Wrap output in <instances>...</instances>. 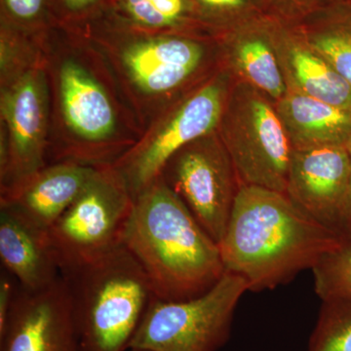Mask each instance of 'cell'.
<instances>
[{"mask_svg": "<svg viewBox=\"0 0 351 351\" xmlns=\"http://www.w3.org/2000/svg\"><path fill=\"white\" fill-rule=\"evenodd\" d=\"M345 239L285 193L241 184L219 246L226 271L242 277L249 291L260 292L313 270Z\"/></svg>", "mask_w": 351, "mask_h": 351, "instance_id": "cell-1", "label": "cell"}, {"mask_svg": "<svg viewBox=\"0 0 351 351\" xmlns=\"http://www.w3.org/2000/svg\"><path fill=\"white\" fill-rule=\"evenodd\" d=\"M123 245L163 301L198 297L226 274L219 244L162 176L134 197Z\"/></svg>", "mask_w": 351, "mask_h": 351, "instance_id": "cell-2", "label": "cell"}, {"mask_svg": "<svg viewBox=\"0 0 351 351\" xmlns=\"http://www.w3.org/2000/svg\"><path fill=\"white\" fill-rule=\"evenodd\" d=\"M68 285L78 351H126L156 298L149 277L124 245L61 271Z\"/></svg>", "mask_w": 351, "mask_h": 351, "instance_id": "cell-3", "label": "cell"}, {"mask_svg": "<svg viewBox=\"0 0 351 351\" xmlns=\"http://www.w3.org/2000/svg\"><path fill=\"white\" fill-rule=\"evenodd\" d=\"M218 130L241 184L285 193L293 147L269 97L237 80Z\"/></svg>", "mask_w": 351, "mask_h": 351, "instance_id": "cell-4", "label": "cell"}, {"mask_svg": "<svg viewBox=\"0 0 351 351\" xmlns=\"http://www.w3.org/2000/svg\"><path fill=\"white\" fill-rule=\"evenodd\" d=\"M248 291L242 277L226 271L214 287L193 299L154 298L129 348L217 351L230 338L235 309Z\"/></svg>", "mask_w": 351, "mask_h": 351, "instance_id": "cell-5", "label": "cell"}, {"mask_svg": "<svg viewBox=\"0 0 351 351\" xmlns=\"http://www.w3.org/2000/svg\"><path fill=\"white\" fill-rule=\"evenodd\" d=\"M133 202L119 171L113 166L97 168L82 193L48 230L61 271L123 245Z\"/></svg>", "mask_w": 351, "mask_h": 351, "instance_id": "cell-6", "label": "cell"}, {"mask_svg": "<svg viewBox=\"0 0 351 351\" xmlns=\"http://www.w3.org/2000/svg\"><path fill=\"white\" fill-rule=\"evenodd\" d=\"M232 88L230 71L215 75L178 104L152 133L113 165L133 197L162 175L178 152L218 131Z\"/></svg>", "mask_w": 351, "mask_h": 351, "instance_id": "cell-7", "label": "cell"}, {"mask_svg": "<svg viewBox=\"0 0 351 351\" xmlns=\"http://www.w3.org/2000/svg\"><path fill=\"white\" fill-rule=\"evenodd\" d=\"M216 132L178 152L161 176L205 232L219 244L241 182Z\"/></svg>", "mask_w": 351, "mask_h": 351, "instance_id": "cell-8", "label": "cell"}, {"mask_svg": "<svg viewBox=\"0 0 351 351\" xmlns=\"http://www.w3.org/2000/svg\"><path fill=\"white\" fill-rule=\"evenodd\" d=\"M350 176L346 145L293 149L285 193L304 213L346 239Z\"/></svg>", "mask_w": 351, "mask_h": 351, "instance_id": "cell-9", "label": "cell"}, {"mask_svg": "<svg viewBox=\"0 0 351 351\" xmlns=\"http://www.w3.org/2000/svg\"><path fill=\"white\" fill-rule=\"evenodd\" d=\"M1 351H78L77 331L68 285L60 276L38 291L17 294L4 334Z\"/></svg>", "mask_w": 351, "mask_h": 351, "instance_id": "cell-10", "label": "cell"}, {"mask_svg": "<svg viewBox=\"0 0 351 351\" xmlns=\"http://www.w3.org/2000/svg\"><path fill=\"white\" fill-rule=\"evenodd\" d=\"M119 25L131 38L123 50L124 66L145 93L172 91L184 84L202 63L206 48L196 34H149Z\"/></svg>", "mask_w": 351, "mask_h": 351, "instance_id": "cell-11", "label": "cell"}, {"mask_svg": "<svg viewBox=\"0 0 351 351\" xmlns=\"http://www.w3.org/2000/svg\"><path fill=\"white\" fill-rule=\"evenodd\" d=\"M1 110L9 132L6 188L43 168L46 95L40 71L32 69L17 78L2 94Z\"/></svg>", "mask_w": 351, "mask_h": 351, "instance_id": "cell-12", "label": "cell"}, {"mask_svg": "<svg viewBox=\"0 0 351 351\" xmlns=\"http://www.w3.org/2000/svg\"><path fill=\"white\" fill-rule=\"evenodd\" d=\"M97 168L73 161L41 168L4 188L1 207L48 232L82 193Z\"/></svg>", "mask_w": 351, "mask_h": 351, "instance_id": "cell-13", "label": "cell"}, {"mask_svg": "<svg viewBox=\"0 0 351 351\" xmlns=\"http://www.w3.org/2000/svg\"><path fill=\"white\" fill-rule=\"evenodd\" d=\"M272 38L287 89L351 110V86L307 41L299 25L272 16Z\"/></svg>", "mask_w": 351, "mask_h": 351, "instance_id": "cell-14", "label": "cell"}, {"mask_svg": "<svg viewBox=\"0 0 351 351\" xmlns=\"http://www.w3.org/2000/svg\"><path fill=\"white\" fill-rule=\"evenodd\" d=\"M230 73L276 103L287 85L272 38V16H263L217 36Z\"/></svg>", "mask_w": 351, "mask_h": 351, "instance_id": "cell-15", "label": "cell"}, {"mask_svg": "<svg viewBox=\"0 0 351 351\" xmlns=\"http://www.w3.org/2000/svg\"><path fill=\"white\" fill-rule=\"evenodd\" d=\"M0 260L24 290H41L61 276L48 232L3 207L0 209Z\"/></svg>", "mask_w": 351, "mask_h": 351, "instance_id": "cell-16", "label": "cell"}, {"mask_svg": "<svg viewBox=\"0 0 351 351\" xmlns=\"http://www.w3.org/2000/svg\"><path fill=\"white\" fill-rule=\"evenodd\" d=\"M62 110L69 128L83 142L99 145L113 135L117 117L107 92L86 69L73 61L59 75Z\"/></svg>", "mask_w": 351, "mask_h": 351, "instance_id": "cell-17", "label": "cell"}, {"mask_svg": "<svg viewBox=\"0 0 351 351\" xmlns=\"http://www.w3.org/2000/svg\"><path fill=\"white\" fill-rule=\"evenodd\" d=\"M274 105L293 149L348 145L351 110L290 89Z\"/></svg>", "mask_w": 351, "mask_h": 351, "instance_id": "cell-18", "label": "cell"}, {"mask_svg": "<svg viewBox=\"0 0 351 351\" xmlns=\"http://www.w3.org/2000/svg\"><path fill=\"white\" fill-rule=\"evenodd\" d=\"M101 17L149 34L206 32L191 0H110Z\"/></svg>", "mask_w": 351, "mask_h": 351, "instance_id": "cell-19", "label": "cell"}, {"mask_svg": "<svg viewBox=\"0 0 351 351\" xmlns=\"http://www.w3.org/2000/svg\"><path fill=\"white\" fill-rule=\"evenodd\" d=\"M295 25L351 86V0L316 11Z\"/></svg>", "mask_w": 351, "mask_h": 351, "instance_id": "cell-20", "label": "cell"}, {"mask_svg": "<svg viewBox=\"0 0 351 351\" xmlns=\"http://www.w3.org/2000/svg\"><path fill=\"white\" fill-rule=\"evenodd\" d=\"M208 34L219 36L269 15V0H191Z\"/></svg>", "mask_w": 351, "mask_h": 351, "instance_id": "cell-21", "label": "cell"}, {"mask_svg": "<svg viewBox=\"0 0 351 351\" xmlns=\"http://www.w3.org/2000/svg\"><path fill=\"white\" fill-rule=\"evenodd\" d=\"M308 351H351V297L323 300Z\"/></svg>", "mask_w": 351, "mask_h": 351, "instance_id": "cell-22", "label": "cell"}, {"mask_svg": "<svg viewBox=\"0 0 351 351\" xmlns=\"http://www.w3.org/2000/svg\"><path fill=\"white\" fill-rule=\"evenodd\" d=\"M313 272L314 289L321 301L351 297V239L321 258Z\"/></svg>", "mask_w": 351, "mask_h": 351, "instance_id": "cell-23", "label": "cell"}, {"mask_svg": "<svg viewBox=\"0 0 351 351\" xmlns=\"http://www.w3.org/2000/svg\"><path fill=\"white\" fill-rule=\"evenodd\" d=\"M2 21L22 31L38 29L53 20L51 0H1Z\"/></svg>", "mask_w": 351, "mask_h": 351, "instance_id": "cell-24", "label": "cell"}, {"mask_svg": "<svg viewBox=\"0 0 351 351\" xmlns=\"http://www.w3.org/2000/svg\"><path fill=\"white\" fill-rule=\"evenodd\" d=\"M110 0H51L53 20L64 25L93 22L100 18Z\"/></svg>", "mask_w": 351, "mask_h": 351, "instance_id": "cell-25", "label": "cell"}, {"mask_svg": "<svg viewBox=\"0 0 351 351\" xmlns=\"http://www.w3.org/2000/svg\"><path fill=\"white\" fill-rule=\"evenodd\" d=\"M345 0H269V14L277 19L298 24L307 16Z\"/></svg>", "mask_w": 351, "mask_h": 351, "instance_id": "cell-26", "label": "cell"}, {"mask_svg": "<svg viewBox=\"0 0 351 351\" xmlns=\"http://www.w3.org/2000/svg\"><path fill=\"white\" fill-rule=\"evenodd\" d=\"M17 281L7 271L0 276V337L5 332L14 300L17 294Z\"/></svg>", "mask_w": 351, "mask_h": 351, "instance_id": "cell-27", "label": "cell"}, {"mask_svg": "<svg viewBox=\"0 0 351 351\" xmlns=\"http://www.w3.org/2000/svg\"><path fill=\"white\" fill-rule=\"evenodd\" d=\"M346 147H348V154H350L351 166V137L350 141H348V145H346ZM346 239H351V176L350 196H348V213H346Z\"/></svg>", "mask_w": 351, "mask_h": 351, "instance_id": "cell-28", "label": "cell"}, {"mask_svg": "<svg viewBox=\"0 0 351 351\" xmlns=\"http://www.w3.org/2000/svg\"><path fill=\"white\" fill-rule=\"evenodd\" d=\"M126 351H152L151 350H147V348H128Z\"/></svg>", "mask_w": 351, "mask_h": 351, "instance_id": "cell-29", "label": "cell"}]
</instances>
